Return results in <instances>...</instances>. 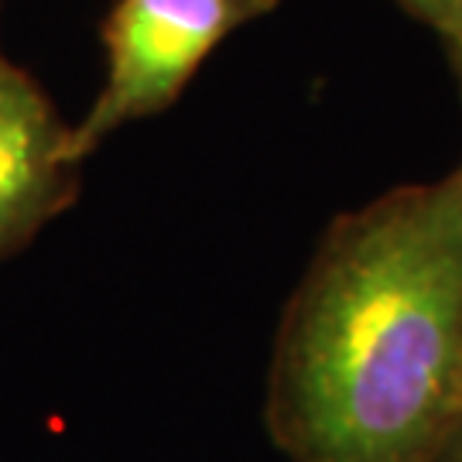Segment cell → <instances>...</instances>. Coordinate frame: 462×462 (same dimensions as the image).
Instances as JSON below:
<instances>
[{
	"mask_svg": "<svg viewBox=\"0 0 462 462\" xmlns=\"http://www.w3.org/2000/svg\"><path fill=\"white\" fill-rule=\"evenodd\" d=\"M288 462H439L462 429V162L336 216L281 319Z\"/></svg>",
	"mask_w": 462,
	"mask_h": 462,
	"instance_id": "1",
	"label": "cell"
},
{
	"mask_svg": "<svg viewBox=\"0 0 462 462\" xmlns=\"http://www.w3.org/2000/svg\"><path fill=\"white\" fill-rule=\"evenodd\" d=\"M281 0H114L103 21L106 72L89 110L69 131V158L83 165L106 137L165 114L213 51Z\"/></svg>",
	"mask_w": 462,
	"mask_h": 462,
	"instance_id": "2",
	"label": "cell"
},
{
	"mask_svg": "<svg viewBox=\"0 0 462 462\" xmlns=\"http://www.w3.org/2000/svg\"><path fill=\"white\" fill-rule=\"evenodd\" d=\"M69 127L32 72L0 51V261L32 244L79 196Z\"/></svg>",
	"mask_w": 462,
	"mask_h": 462,
	"instance_id": "3",
	"label": "cell"
},
{
	"mask_svg": "<svg viewBox=\"0 0 462 462\" xmlns=\"http://www.w3.org/2000/svg\"><path fill=\"white\" fill-rule=\"evenodd\" d=\"M397 4L442 38L452 69L462 66V0H397Z\"/></svg>",
	"mask_w": 462,
	"mask_h": 462,
	"instance_id": "4",
	"label": "cell"
},
{
	"mask_svg": "<svg viewBox=\"0 0 462 462\" xmlns=\"http://www.w3.org/2000/svg\"><path fill=\"white\" fill-rule=\"evenodd\" d=\"M439 462H462V429H459V435L452 439V446L442 452V459Z\"/></svg>",
	"mask_w": 462,
	"mask_h": 462,
	"instance_id": "5",
	"label": "cell"
},
{
	"mask_svg": "<svg viewBox=\"0 0 462 462\" xmlns=\"http://www.w3.org/2000/svg\"><path fill=\"white\" fill-rule=\"evenodd\" d=\"M456 76H459V83H462V66H456Z\"/></svg>",
	"mask_w": 462,
	"mask_h": 462,
	"instance_id": "6",
	"label": "cell"
}]
</instances>
